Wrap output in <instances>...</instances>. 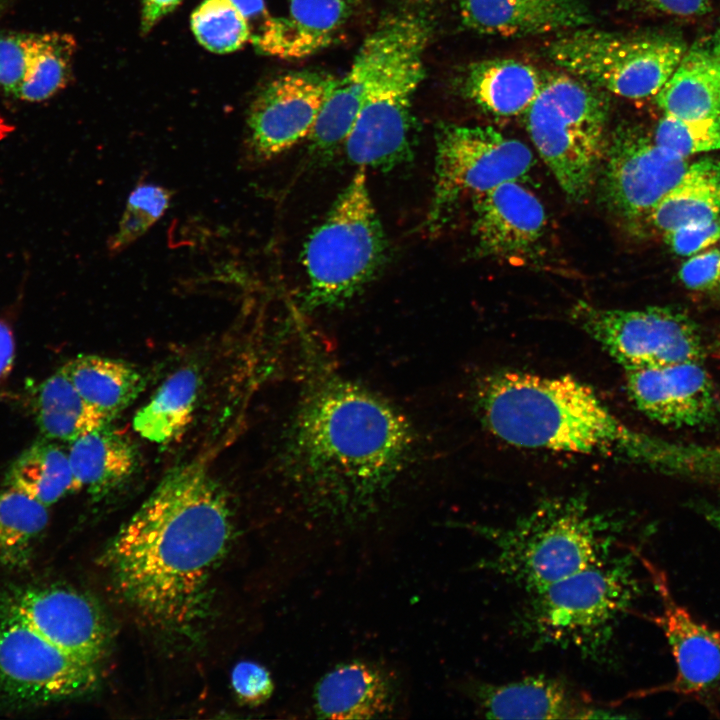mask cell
<instances>
[{
  "label": "cell",
  "instance_id": "cell-34",
  "mask_svg": "<svg viewBox=\"0 0 720 720\" xmlns=\"http://www.w3.org/2000/svg\"><path fill=\"white\" fill-rule=\"evenodd\" d=\"M191 29L207 50L225 54L250 40L247 21L230 0H204L191 15Z\"/></svg>",
  "mask_w": 720,
  "mask_h": 720
},
{
  "label": "cell",
  "instance_id": "cell-39",
  "mask_svg": "<svg viewBox=\"0 0 720 720\" xmlns=\"http://www.w3.org/2000/svg\"><path fill=\"white\" fill-rule=\"evenodd\" d=\"M679 278L691 290L710 291L720 288V249L709 247L691 255L681 266Z\"/></svg>",
  "mask_w": 720,
  "mask_h": 720
},
{
  "label": "cell",
  "instance_id": "cell-26",
  "mask_svg": "<svg viewBox=\"0 0 720 720\" xmlns=\"http://www.w3.org/2000/svg\"><path fill=\"white\" fill-rule=\"evenodd\" d=\"M654 97L664 114L686 120L720 119V63L711 50L693 46Z\"/></svg>",
  "mask_w": 720,
  "mask_h": 720
},
{
  "label": "cell",
  "instance_id": "cell-8",
  "mask_svg": "<svg viewBox=\"0 0 720 720\" xmlns=\"http://www.w3.org/2000/svg\"><path fill=\"white\" fill-rule=\"evenodd\" d=\"M327 216L308 237L303 254L309 309L340 306L374 278L386 250L365 167H358Z\"/></svg>",
  "mask_w": 720,
  "mask_h": 720
},
{
  "label": "cell",
  "instance_id": "cell-1",
  "mask_svg": "<svg viewBox=\"0 0 720 720\" xmlns=\"http://www.w3.org/2000/svg\"><path fill=\"white\" fill-rule=\"evenodd\" d=\"M281 439L280 471L296 510L305 520L344 530L388 507L419 446L399 407L336 374L304 385Z\"/></svg>",
  "mask_w": 720,
  "mask_h": 720
},
{
  "label": "cell",
  "instance_id": "cell-17",
  "mask_svg": "<svg viewBox=\"0 0 720 720\" xmlns=\"http://www.w3.org/2000/svg\"><path fill=\"white\" fill-rule=\"evenodd\" d=\"M4 606L71 655L95 665L103 657L107 625L87 595L64 586L29 587L15 592Z\"/></svg>",
  "mask_w": 720,
  "mask_h": 720
},
{
  "label": "cell",
  "instance_id": "cell-22",
  "mask_svg": "<svg viewBox=\"0 0 720 720\" xmlns=\"http://www.w3.org/2000/svg\"><path fill=\"white\" fill-rule=\"evenodd\" d=\"M462 24L479 34L526 37L585 27L584 0H457Z\"/></svg>",
  "mask_w": 720,
  "mask_h": 720
},
{
  "label": "cell",
  "instance_id": "cell-11",
  "mask_svg": "<svg viewBox=\"0 0 720 720\" xmlns=\"http://www.w3.org/2000/svg\"><path fill=\"white\" fill-rule=\"evenodd\" d=\"M570 317L624 369L701 361L706 354L696 322L673 307L611 309L580 301Z\"/></svg>",
  "mask_w": 720,
  "mask_h": 720
},
{
  "label": "cell",
  "instance_id": "cell-16",
  "mask_svg": "<svg viewBox=\"0 0 720 720\" xmlns=\"http://www.w3.org/2000/svg\"><path fill=\"white\" fill-rule=\"evenodd\" d=\"M626 389L650 419L671 427H703L720 416V394L701 361L626 368Z\"/></svg>",
  "mask_w": 720,
  "mask_h": 720
},
{
  "label": "cell",
  "instance_id": "cell-43",
  "mask_svg": "<svg viewBox=\"0 0 720 720\" xmlns=\"http://www.w3.org/2000/svg\"><path fill=\"white\" fill-rule=\"evenodd\" d=\"M182 0H141V32L147 34L165 15L173 11Z\"/></svg>",
  "mask_w": 720,
  "mask_h": 720
},
{
  "label": "cell",
  "instance_id": "cell-3",
  "mask_svg": "<svg viewBox=\"0 0 720 720\" xmlns=\"http://www.w3.org/2000/svg\"><path fill=\"white\" fill-rule=\"evenodd\" d=\"M477 401L489 430L511 445L659 465L663 442L628 427L571 376L496 373Z\"/></svg>",
  "mask_w": 720,
  "mask_h": 720
},
{
  "label": "cell",
  "instance_id": "cell-14",
  "mask_svg": "<svg viewBox=\"0 0 720 720\" xmlns=\"http://www.w3.org/2000/svg\"><path fill=\"white\" fill-rule=\"evenodd\" d=\"M336 81L326 72L301 70L268 82L248 109L246 157L263 163L309 138Z\"/></svg>",
  "mask_w": 720,
  "mask_h": 720
},
{
  "label": "cell",
  "instance_id": "cell-19",
  "mask_svg": "<svg viewBox=\"0 0 720 720\" xmlns=\"http://www.w3.org/2000/svg\"><path fill=\"white\" fill-rule=\"evenodd\" d=\"M469 695L481 714L497 719L623 718L561 677L544 674L504 683L476 682Z\"/></svg>",
  "mask_w": 720,
  "mask_h": 720
},
{
  "label": "cell",
  "instance_id": "cell-45",
  "mask_svg": "<svg viewBox=\"0 0 720 720\" xmlns=\"http://www.w3.org/2000/svg\"><path fill=\"white\" fill-rule=\"evenodd\" d=\"M702 511L706 520L720 531V509L711 506H703Z\"/></svg>",
  "mask_w": 720,
  "mask_h": 720
},
{
  "label": "cell",
  "instance_id": "cell-36",
  "mask_svg": "<svg viewBox=\"0 0 720 720\" xmlns=\"http://www.w3.org/2000/svg\"><path fill=\"white\" fill-rule=\"evenodd\" d=\"M652 138L666 151L689 159L695 154L720 150V119L686 120L664 114Z\"/></svg>",
  "mask_w": 720,
  "mask_h": 720
},
{
  "label": "cell",
  "instance_id": "cell-4",
  "mask_svg": "<svg viewBox=\"0 0 720 720\" xmlns=\"http://www.w3.org/2000/svg\"><path fill=\"white\" fill-rule=\"evenodd\" d=\"M473 530L490 544L478 568L531 593L614 554L624 524L569 499L545 503L510 526Z\"/></svg>",
  "mask_w": 720,
  "mask_h": 720
},
{
  "label": "cell",
  "instance_id": "cell-7",
  "mask_svg": "<svg viewBox=\"0 0 720 720\" xmlns=\"http://www.w3.org/2000/svg\"><path fill=\"white\" fill-rule=\"evenodd\" d=\"M609 112L604 90L569 73H547L525 112L532 143L570 200H583L595 182Z\"/></svg>",
  "mask_w": 720,
  "mask_h": 720
},
{
  "label": "cell",
  "instance_id": "cell-28",
  "mask_svg": "<svg viewBox=\"0 0 720 720\" xmlns=\"http://www.w3.org/2000/svg\"><path fill=\"white\" fill-rule=\"evenodd\" d=\"M720 217V160L690 162L680 181L664 196L648 222L666 234Z\"/></svg>",
  "mask_w": 720,
  "mask_h": 720
},
{
  "label": "cell",
  "instance_id": "cell-48",
  "mask_svg": "<svg viewBox=\"0 0 720 720\" xmlns=\"http://www.w3.org/2000/svg\"><path fill=\"white\" fill-rule=\"evenodd\" d=\"M720 249V248H719Z\"/></svg>",
  "mask_w": 720,
  "mask_h": 720
},
{
  "label": "cell",
  "instance_id": "cell-38",
  "mask_svg": "<svg viewBox=\"0 0 720 720\" xmlns=\"http://www.w3.org/2000/svg\"><path fill=\"white\" fill-rule=\"evenodd\" d=\"M231 682L238 698L248 705L266 702L274 689L269 671L263 665L250 660L235 665Z\"/></svg>",
  "mask_w": 720,
  "mask_h": 720
},
{
  "label": "cell",
  "instance_id": "cell-9",
  "mask_svg": "<svg viewBox=\"0 0 720 720\" xmlns=\"http://www.w3.org/2000/svg\"><path fill=\"white\" fill-rule=\"evenodd\" d=\"M685 52V44L670 36L587 27L562 32L545 47L546 56L564 72L629 99L655 96Z\"/></svg>",
  "mask_w": 720,
  "mask_h": 720
},
{
  "label": "cell",
  "instance_id": "cell-25",
  "mask_svg": "<svg viewBox=\"0 0 720 720\" xmlns=\"http://www.w3.org/2000/svg\"><path fill=\"white\" fill-rule=\"evenodd\" d=\"M67 451L77 489L96 497L126 482L138 466L134 443L110 423L68 443Z\"/></svg>",
  "mask_w": 720,
  "mask_h": 720
},
{
  "label": "cell",
  "instance_id": "cell-35",
  "mask_svg": "<svg viewBox=\"0 0 720 720\" xmlns=\"http://www.w3.org/2000/svg\"><path fill=\"white\" fill-rule=\"evenodd\" d=\"M174 192L145 181L130 192L118 228L107 242L108 251L122 252L143 236L167 211Z\"/></svg>",
  "mask_w": 720,
  "mask_h": 720
},
{
  "label": "cell",
  "instance_id": "cell-12",
  "mask_svg": "<svg viewBox=\"0 0 720 720\" xmlns=\"http://www.w3.org/2000/svg\"><path fill=\"white\" fill-rule=\"evenodd\" d=\"M97 665L54 645L5 606L0 613V696L44 704L96 687Z\"/></svg>",
  "mask_w": 720,
  "mask_h": 720
},
{
  "label": "cell",
  "instance_id": "cell-41",
  "mask_svg": "<svg viewBox=\"0 0 720 720\" xmlns=\"http://www.w3.org/2000/svg\"><path fill=\"white\" fill-rule=\"evenodd\" d=\"M247 21L250 41L256 46L272 27L275 17L271 16L264 0H230Z\"/></svg>",
  "mask_w": 720,
  "mask_h": 720
},
{
  "label": "cell",
  "instance_id": "cell-31",
  "mask_svg": "<svg viewBox=\"0 0 720 720\" xmlns=\"http://www.w3.org/2000/svg\"><path fill=\"white\" fill-rule=\"evenodd\" d=\"M5 484L48 507L78 490L67 449L42 436L11 463Z\"/></svg>",
  "mask_w": 720,
  "mask_h": 720
},
{
  "label": "cell",
  "instance_id": "cell-37",
  "mask_svg": "<svg viewBox=\"0 0 720 720\" xmlns=\"http://www.w3.org/2000/svg\"><path fill=\"white\" fill-rule=\"evenodd\" d=\"M37 33L10 31L0 34V90L18 99L26 78Z\"/></svg>",
  "mask_w": 720,
  "mask_h": 720
},
{
  "label": "cell",
  "instance_id": "cell-32",
  "mask_svg": "<svg viewBox=\"0 0 720 720\" xmlns=\"http://www.w3.org/2000/svg\"><path fill=\"white\" fill-rule=\"evenodd\" d=\"M48 521L45 504L15 488L0 490V563L26 566Z\"/></svg>",
  "mask_w": 720,
  "mask_h": 720
},
{
  "label": "cell",
  "instance_id": "cell-42",
  "mask_svg": "<svg viewBox=\"0 0 720 720\" xmlns=\"http://www.w3.org/2000/svg\"><path fill=\"white\" fill-rule=\"evenodd\" d=\"M712 0H647L655 9L670 15L695 16L706 13Z\"/></svg>",
  "mask_w": 720,
  "mask_h": 720
},
{
  "label": "cell",
  "instance_id": "cell-23",
  "mask_svg": "<svg viewBox=\"0 0 720 720\" xmlns=\"http://www.w3.org/2000/svg\"><path fill=\"white\" fill-rule=\"evenodd\" d=\"M533 65L514 59H486L471 63L462 79L464 95L483 111L500 117L525 114L545 78Z\"/></svg>",
  "mask_w": 720,
  "mask_h": 720
},
{
  "label": "cell",
  "instance_id": "cell-27",
  "mask_svg": "<svg viewBox=\"0 0 720 720\" xmlns=\"http://www.w3.org/2000/svg\"><path fill=\"white\" fill-rule=\"evenodd\" d=\"M61 370L80 395L109 421L128 408L146 386L144 375L133 365L106 356L81 354Z\"/></svg>",
  "mask_w": 720,
  "mask_h": 720
},
{
  "label": "cell",
  "instance_id": "cell-20",
  "mask_svg": "<svg viewBox=\"0 0 720 720\" xmlns=\"http://www.w3.org/2000/svg\"><path fill=\"white\" fill-rule=\"evenodd\" d=\"M397 676L384 664L351 659L335 665L315 684L317 718L358 720L390 718L400 705Z\"/></svg>",
  "mask_w": 720,
  "mask_h": 720
},
{
  "label": "cell",
  "instance_id": "cell-10",
  "mask_svg": "<svg viewBox=\"0 0 720 720\" xmlns=\"http://www.w3.org/2000/svg\"><path fill=\"white\" fill-rule=\"evenodd\" d=\"M435 140L431 229L440 228L462 200H472L504 182L521 181L534 165L529 147L491 126L443 123Z\"/></svg>",
  "mask_w": 720,
  "mask_h": 720
},
{
  "label": "cell",
  "instance_id": "cell-30",
  "mask_svg": "<svg viewBox=\"0 0 720 720\" xmlns=\"http://www.w3.org/2000/svg\"><path fill=\"white\" fill-rule=\"evenodd\" d=\"M33 412L41 436L56 442L70 443L111 423L80 395L61 368L36 387Z\"/></svg>",
  "mask_w": 720,
  "mask_h": 720
},
{
  "label": "cell",
  "instance_id": "cell-47",
  "mask_svg": "<svg viewBox=\"0 0 720 720\" xmlns=\"http://www.w3.org/2000/svg\"><path fill=\"white\" fill-rule=\"evenodd\" d=\"M5 3H6V0H0V13L3 10Z\"/></svg>",
  "mask_w": 720,
  "mask_h": 720
},
{
  "label": "cell",
  "instance_id": "cell-6",
  "mask_svg": "<svg viewBox=\"0 0 720 720\" xmlns=\"http://www.w3.org/2000/svg\"><path fill=\"white\" fill-rule=\"evenodd\" d=\"M395 11L391 47L343 144L349 160L366 169L391 168L411 152L412 101L424 78L423 55L434 27L425 4Z\"/></svg>",
  "mask_w": 720,
  "mask_h": 720
},
{
  "label": "cell",
  "instance_id": "cell-40",
  "mask_svg": "<svg viewBox=\"0 0 720 720\" xmlns=\"http://www.w3.org/2000/svg\"><path fill=\"white\" fill-rule=\"evenodd\" d=\"M674 253L691 256L720 241V217L706 223L684 226L664 234Z\"/></svg>",
  "mask_w": 720,
  "mask_h": 720
},
{
  "label": "cell",
  "instance_id": "cell-2",
  "mask_svg": "<svg viewBox=\"0 0 720 720\" xmlns=\"http://www.w3.org/2000/svg\"><path fill=\"white\" fill-rule=\"evenodd\" d=\"M227 496L202 459L169 470L106 547L119 594L159 627L203 615L208 582L231 539Z\"/></svg>",
  "mask_w": 720,
  "mask_h": 720
},
{
  "label": "cell",
  "instance_id": "cell-24",
  "mask_svg": "<svg viewBox=\"0 0 720 720\" xmlns=\"http://www.w3.org/2000/svg\"><path fill=\"white\" fill-rule=\"evenodd\" d=\"M356 3L357 0H289V16L275 18L258 49L286 58L308 56L333 41Z\"/></svg>",
  "mask_w": 720,
  "mask_h": 720
},
{
  "label": "cell",
  "instance_id": "cell-13",
  "mask_svg": "<svg viewBox=\"0 0 720 720\" xmlns=\"http://www.w3.org/2000/svg\"><path fill=\"white\" fill-rule=\"evenodd\" d=\"M689 165L688 159L661 148L639 128L619 127L608 137L600 165L602 199L631 225L648 221Z\"/></svg>",
  "mask_w": 720,
  "mask_h": 720
},
{
  "label": "cell",
  "instance_id": "cell-15",
  "mask_svg": "<svg viewBox=\"0 0 720 720\" xmlns=\"http://www.w3.org/2000/svg\"><path fill=\"white\" fill-rule=\"evenodd\" d=\"M640 560L661 602L660 613L651 619L666 637L677 668L672 682L641 694L669 691L698 702L713 714L718 713L720 631L699 622L676 601L664 572L645 557Z\"/></svg>",
  "mask_w": 720,
  "mask_h": 720
},
{
  "label": "cell",
  "instance_id": "cell-18",
  "mask_svg": "<svg viewBox=\"0 0 720 720\" xmlns=\"http://www.w3.org/2000/svg\"><path fill=\"white\" fill-rule=\"evenodd\" d=\"M472 203V235L479 255L528 259L537 251L545 233L546 212L520 181L501 183Z\"/></svg>",
  "mask_w": 720,
  "mask_h": 720
},
{
  "label": "cell",
  "instance_id": "cell-33",
  "mask_svg": "<svg viewBox=\"0 0 720 720\" xmlns=\"http://www.w3.org/2000/svg\"><path fill=\"white\" fill-rule=\"evenodd\" d=\"M76 49V40L69 33H37L18 99L41 102L65 88L71 80Z\"/></svg>",
  "mask_w": 720,
  "mask_h": 720
},
{
  "label": "cell",
  "instance_id": "cell-46",
  "mask_svg": "<svg viewBox=\"0 0 720 720\" xmlns=\"http://www.w3.org/2000/svg\"><path fill=\"white\" fill-rule=\"evenodd\" d=\"M711 51L720 63V28L716 31L713 37Z\"/></svg>",
  "mask_w": 720,
  "mask_h": 720
},
{
  "label": "cell",
  "instance_id": "cell-21",
  "mask_svg": "<svg viewBox=\"0 0 720 720\" xmlns=\"http://www.w3.org/2000/svg\"><path fill=\"white\" fill-rule=\"evenodd\" d=\"M396 20L395 10L386 15L363 42L348 73L337 79L309 137L317 151L331 152L344 144L387 57Z\"/></svg>",
  "mask_w": 720,
  "mask_h": 720
},
{
  "label": "cell",
  "instance_id": "cell-5",
  "mask_svg": "<svg viewBox=\"0 0 720 720\" xmlns=\"http://www.w3.org/2000/svg\"><path fill=\"white\" fill-rule=\"evenodd\" d=\"M639 554L629 546L625 553L528 593L517 619L521 634L536 648L574 649L599 658L641 592L635 574Z\"/></svg>",
  "mask_w": 720,
  "mask_h": 720
},
{
  "label": "cell",
  "instance_id": "cell-29",
  "mask_svg": "<svg viewBox=\"0 0 720 720\" xmlns=\"http://www.w3.org/2000/svg\"><path fill=\"white\" fill-rule=\"evenodd\" d=\"M200 386L197 368L189 365L176 370L136 412L134 430L152 443L175 441L192 422Z\"/></svg>",
  "mask_w": 720,
  "mask_h": 720
},
{
  "label": "cell",
  "instance_id": "cell-44",
  "mask_svg": "<svg viewBox=\"0 0 720 720\" xmlns=\"http://www.w3.org/2000/svg\"><path fill=\"white\" fill-rule=\"evenodd\" d=\"M15 357V343L8 325L0 321V379L12 369Z\"/></svg>",
  "mask_w": 720,
  "mask_h": 720
}]
</instances>
